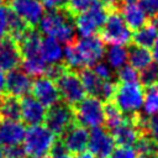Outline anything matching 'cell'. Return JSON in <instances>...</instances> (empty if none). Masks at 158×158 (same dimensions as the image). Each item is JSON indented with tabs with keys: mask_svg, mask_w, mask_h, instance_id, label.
Returning <instances> with one entry per match:
<instances>
[{
	"mask_svg": "<svg viewBox=\"0 0 158 158\" xmlns=\"http://www.w3.org/2000/svg\"><path fill=\"white\" fill-rule=\"evenodd\" d=\"M152 53L148 51V48L132 44L127 49V60H130V65L136 70H143L149 67L152 64Z\"/></svg>",
	"mask_w": 158,
	"mask_h": 158,
	"instance_id": "obj_22",
	"label": "cell"
},
{
	"mask_svg": "<svg viewBox=\"0 0 158 158\" xmlns=\"http://www.w3.org/2000/svg\"><path fill=\"white\" fill-rule=\"evenodd\" d=\"M154 25H156V27L158 28V17H156V19H153V21H152Z\"/></svg>",
	"mask_w": 158,
	"mask_h": 158,
	"instance_id": "obj_46",
	"label": "cell"
},
{
	"mask_svg": "<svg viewBox=\"0 0 158 158\" xmlns=\"http://www.w3.org/2000/svg\"><path fill=\"white\" fill-rule=\"evenodd\" d=\"M94 73L101 79V80H111L112 78V72L110 69V67L106 64V63H102V62H98L95 65H94Z\"/></svg>",
	"mask_w": 158,
	"mask_h": 158,
	"instance_id": "obj_34",
	"label": "cell"
},
{
	"mask_svg": "<svg viewBox=\"0 0 158 158\" xmlns=\"http://www.w3.org/2000/svg\"><path fill=\"white\" fill-rule=\"evenodd\" d=\"M43 6L49 10H60L67 9L69 0H41Z\"/></svg>",
	"mask_w": 158,
	"mask_h": 158,
	"instance_id": "obj_39",
	"label": "cell"
},
{
	"mask_svg": "<svg viewBox=\"0 0 158 158\" xmlns=\"http://www.w3.org/2000/svg\"><path fill=\"white\" fill-rule=\"evenodd\" d=\"M22 62L19 43L6 36L0 40V70L11 72L16 69Z\"/></svg>",
	"mask_w": 158,
	"mask_h": 158,
	"instance_id": "obj_14",
	"label": "cell"
},
{
	"mask_svg": "<svg viewBox=\"0 0 158 158\" xmlns=\"http://www.w3.org/2000/svg\"><path fill=\"white\" fill-rule=\"evenodd\" d=\"M2 2H4V0H0V6L2 5Z\"/></svg>",
	"mask_w": 158,
	"mask_h": 158,
	"instance_id": "obj_48",
	"label": "cell"
},
{
	"mask_svg": "<svg viewBox=\"0 0 158 158\" xmlns=\"http://www.w3.org/2000/svg\"><path fill=\"white\" fill-rule=\"evenodd\" d=\"M32 89V80L28 74L23 70L14 69L9 72L5 80V94L15 96V98H23L26 96Z\"/></svg>",
	"mask_w": 158,
	"mask_h": 158,
	"instance_id": "obj_15",
	"label": "cell"
},
{
	"mask_svg": "<svg viewBox=\"0 0 158 158\" xmlns=\"http://www.w3.org/2000/svg\"><path fill=\"white\" fill-rule=\"evenodd\" d=\"M139 73L131 65H123L117 70V81L120 83H138Z\"/></svg>",
	"mask_w": 158,
	"mask_h": 158,
	"instance_id": "obj_30",
	"label": "cell"
},
{
	"mask_svg": "<svg viewBox=\"0 0 158 158\" xmlns=\"http://www.w3.org/2000/svg\"><path fill=\"white\" fill-rule=\"evenodd\" d=\"M123 121H125L123 114L121 112V110L117 107V105L112 100L104 102V125H105V128L111 131L112 128L121 125Z\"/></svg>",
	"mask_w": 158,
	"mask_h": 158,
	"instance_id": "obj_25",
	"label": "cell"
},
{
	"mask_svg": "<svg viewBox=\"0 0 158 158\" xmlns=\"http://www.w3.org/2000/svg\"><path fill=\"white\" fill-rule=\"evenodd\" d=\"M79 72H80L79 73V77H80V80H81V84L84 86L85 93L89 94V96H93V98H98L99 99L104 80H101L94 73V70L90 69V68H83Z\"/></svg>",
	"mask_w": 158,
	"mask_h": 158,
	"instance_id": "obj_23",
	"label": "cell"
},
{
	"mask_svg": "<svg viewBox=\"0 0 158 158\" xmlns=\"http://www.w3.org/2000/svg\"><path fill=\"white\" fill-rule=\"evenodd\" d=\"M38 27L40 33H43L46 37L54 38L58 42L67 44L74 40V17L67 11V9L51 10L44 14L38 23Z\"/></svg>",
	"mask_w": 158,
	"mask_h": 158,
	"instance_id": "obj_2",
	"label": "cell"
},
{
	"mask_svg": "<svg viewBox=\"0 0 158 158\" xmlns=\"http://www.w3.org/2000/svg\"><path fill=\"white\" fill-rule=\"evenodd\" d=\"M110 158H137V153L132 147H117Z\"/></svg>",
	"mask_w": 158,
	"mask_h": 158,
	"instance_id": "obj_36",
	"label": "cell"
},
{
	"mask_svg": "<svg viewBox=\"0 0 158 158\" xmlns=\"http://www.w3.org/2000/svg\"><path fill=\"white\" fill-rule=\"evenodd\" d=\"M106 59H107V63L111 68L118 70L127 62V49L125 48V46L111 44L107 48Z\"/></svg>",
	"mask_w": 158,
	"mask_h": 158,
	"instance_id": "obj_26",
	"label": "cell"
},
{
	"mask_svg": "<svg viewBox=\"0 0 158 158\" xmlns=\"http://www.w3.org/2000/svg\"><path fill=\"white\" fill-rule=\"evenodd\" d=\"M10 10L6 6H0V40L9 36Z\"/></svg>",
	"mask_w": 158,
	"mask_h": 158,
	"instance_id": "obj_32",
	"label": "cell"
},
{
	"mask_svg": "<svg viewBox=\"0 0 158 158\" xmlns=\"http://www.w3.org/2000/svg\"><path fill=\"white\" fill-rule=\"evenodd\" d=\"M136 153L139 154H149V153H158V144L148 136H141L135 146H133Z\"/></svg>",
	"mask_w": 158,
	"mask_h": 158,
	"instance_id": "obj_28",
	"label": "cell"
},
{
	"mask_svg": "<svg viewBox=\"0 0 158 158\" xmlns=\"http://www.w3.org/2000/svg\"><path fill=\"white\" fill-rule=\"evenodd\" d=\"M115 142L109 131L102 127H94L89 133L88 148L95 158H110Z\"/></svg>",
	"mask_w": 158,
	"mask_h": 158,
	"instance_id": "obj_11",
	"label": "cell"
},
{
	"mask_svg": "<svg viewBox=\"0 0 158 158\" xmlns=\"http://www.w3.org/2000/svg\"><path fill=\"white\" fill-rule=\"evenodd\" d=\"M21 105L20 99L4 94L0 96V121H20Z\"/></svg>",
	"mask_w": 158,
	"mask_h": 158,
	"instance_id": "obj_21",
	"label": "cell"
},
{
	"mask_svg": "<svg viewBox=\"0 0 158 158\" xmlns=\"http://www.w3.org/2000/svg\"><path fill=\"white\" fill-rule=\"evenodd\" d=\"M59 158H73L70 154H65V156H62V157H59Z\"/></svg>",
	"mask_w": 158,
	"mask_h": 158,
	"instance_id": "obj_47",
	"label": "cell"
},
{
	"mask_svg": "<svg viewBox=\"0 0 158 158\" xmlns=\"http://www.w3.org/2000/svg\"><path fill=\"white\" fill-rule=\"evenodd\" d=\"M9 9L17 15L30 28H35L44 15L41 0H6Z\"/></svg>",
	"mask_w": 158,
	"mask_h": 158,
	"instance_id": "obj_10",
	"label": "cell"
},
{
	"mask_svg": "<svg viewBox=\"0 0 158 158\" xmlns=\"http://www.w3.org/2000/svg\"><path fill=\"white\" fill-rule=\"evenodd\" d=\"M26 133L20 121H0V143L5 146L19 144Z\"/></svg>",
	"mask_w": 158,
	"mask_h": 158,
	"instance_id": "obj_19",
	"label": "cell"
},
{
	"mask_svg": "<svg viewBox=\"0 0 158 158\" xmlns=\"http://www.w3.org/2000/svg\"><path fill=\"white\" fill-rule=\"evenodd\" d=\"M98 0H69L68 2V12L75 17L77 15L81 14L83 11L88 10L89 7H91Z\"/></svg>",
	"mask_w": 158,
	"mask_h": 158,
	"instance_id": "obj_31",
	"label": "cell"
},
{
	"mask_svg": "<svg viewBox=\"0 0 158 158\" xmlns=\"http://www.w3.org/2000/svg\"><path fill=\"white\" fill-rule=\"evenodd\" d=\"M152 58L156 60V64L158 65V40L153 44V51H152Z\"/></svg>",
	"mask_w": 158,
	"mask_h": 158,
	"instance_id": "obj_42",
	"label": "cell"
},
{
	"mask_svg": "<svg viewBox=\"0 0 158 158\" xmlns=\"http://www.w3.org/2000/svg\"><path fill=\"white\" fill-rule=\"evenodd\" d=\"M33 98L37 99L44 107H51L60 101V94L53 79L48 77H38L32 81L31 89Z\"/></svg>",
	"mask_w": 158,
	"mask_h": 158,
	"instance_id": "obj_12",
	"label": "cell"
},
{
	"mask_svg": "<svg viewBox=\"0 0 158 158\" xmlns=\"http://www.w3.org/2000/svg\"><path fill=\"white\" fill-rule=\"evenodd\" d=\"M5 156H4V147H2V144L0 143V158H4Z\"/></svg>",
	"mask_w": 158,
	"mask_h": 158,
	"instance_id": "obj_45",
	"label": "cell"
},
{
	"mask_svg": "<svg viewBox=\"0 0 158 158\" xmlns=\"http://www.w3.org/2000/svg\"><path fill=\"white\" fill-rule=\"evenodd\" d=\"M75 158H95V157L90 151H83V152L75 154Z\"/></svg>",
	"mask_w": 158,
	"mask_h": 158,
	"instance_id": "obj_41",
	"label": "cell"
},
{
	"mask_svg": "<svg viewBox=\"0 0 158 158\" xmlns=\"http://www.w3.org/2000/svg\"><path fill=\"white\" fill-rule=\"evenodd\" d=\"M139 81L143 86H149L158 84V65L151 64L146 69L141 70L139 73Z\"/></svg>",
	"mask_w": 158,
	"mask_h": 158,
	"instance_id": "obj_29",
	"label": "cell"
},
{
	"mask_svg": "<svg viewBox=\"0 0 158 158\" xmlns=\"http://www.w3.org/2000/svg\"><path fill=\"white\" fill-rule=\"evenodd\" d=\"M104 52L105 46L100 37L95 35L81 36L75 42H69L65 44L63 51L64 65L74 72L93 67L100 62Z\"/></svg>",
	"mask_w": 158,
	"mask_h": 158,
	"instance_id": "obj_1",
	"label": "cell"
},
{
	"mask_svg": "<svg viewBox=\"0 0 158 158\" xmlns=\"http://www.w3.org/2000/svg\"><path fill=\"white\" fill-rule=\"evenodd\" d=\"M139 5L153 19L158 17V0H139Z\"/></svg>",
	"mask_w": 158,
	"mask_h": 158,
	"instance_id": "obj_37",
	"label": "cell"
},
{
	"mask_svg": "<svg viewBox=\"0 0 158 158\" xmlns=\"http://www.w3.org/2000/svg\"><path fill=\"white\" fill-rule=\"evenodd\" d=\"M75 121L83 127H101L104 125V102L98 98L86 96L73 107Z\"/></svg>",
	"mask_w": 158,
	"mask_h": 158,
	"instance_id": "obj_5",
	"label": "cell"
},
{
	"mask_svg": "<svg viewBox=\"0 0 158 158\" xmlns=\"http://www.w3.org/2000/svg\"><path fill=\"white\" fill-rule=\"evenodd\" d=\"M101 40L109 44L117 46H126L131 42V28L117 10L111 11L106 17V21L101 27Z\"/></svg>",
	"mask_w": 158,
	"mask_h": 158,
	"instance_id": "obj_6",
	"label": "cell"
},
{
	"mask_svg": "<svg viewBox=\"0 0 158 158\" xmlns=\"http://www.w3.org/2000/svg\"><path fill=\"white\" fill-rule=\"evenodd\" d=\"M5 80H6V75L4 74L2 70H0V96L5 94Z\"/></svg>",
	"mask_w": 158,
	"mask_h": 158,
	"instance_id": "obj_40",
	"label": "cell"
},
{
	"mask_svg": "<svg viewBox=\"0 0 158 158\" xmlns=\"http://www.w3.org/2000/svg\"><path fill=\"white\" fill-rule=\"evenodd\" d=\"M121 16L130 28L138 30L147 23V12L139 5V1L126 2L120 5Z\"/></svg>",
	"mask_w": 158,
	"mask_h": 158,
	"instance_id": "obj_18",
	"label": "cell"
},
{
	"mask_svg": "<svg viewBox=\"0 0 158 158\" xmlns=\"http://www.w3.org/2000/svg\"><path fill=\"white\" fill-rule=\"evenodd\" d=\"M30 158H52V157L48 156V154H43V156H33V157H30Z\"/></svg>",
	"mask_w": 158,
	"mask_h": 158,
	"instance_id": "obj_44",
	"label": "cell"
},
{
	"mask_svg": "<svg viewBox=\"0 0 158 158\" xmlns=\"http://www.w3.org/2000/svg\"><path fill=\"white\" fill-rule=\"evenodd\" d=\"M54 83L60 94V100L72 107L85 98V90L79 74L67 67L54 79Z\"/></svg>",
	"mask_w": 158,
	"mask_h": 158,
	"instance_id": "obj_4",
	"label": "cell"
},
{
	"mask_svg": "<svg viewBox=\"0 0 158 158\" xmlns=\"http://www.w3.org/2000/svg\"><path fill=\"white\" fill-rule=\"evenodd\" d=\"M67 147L69 154H78L86 149L89 142V131L74 121L59 137Z\"/></svg>",
	"mask_w": 158,
	"mask_h": 158,
	"instance_id": "obj_13",
	"label": "cell"
},
{
	"mask_svg": "<svg viewBox=\"0 0 158 158\" xmlns=\"http://www.w3.org/2000/svg\"><path fill=\"white\" fill-rule=\"evenodd\" d=\"M40 53L42 59L48 64V65H53V64H58L60 63L62 58H63V49L60 43L51 37H42L41 40V46H40Z\"/></svg>",
	"mask_w": 158,
	"mask_h": 158,
	"instance_id": "obj_20",
	"label": "cell"
},
{
	"mask_svg": "<svg viewBox=\"0 0 158 158\" xmlns=\"http://www.w3.org/2000/svg\"><path fill=\"white\" fill-rule=\"evenodd\" d=\"M49 152H51V157H52V158H59V157H62V156L69 154L67 147L64 146L63 141H62L59 137H57V138L54 139V142H53V144H52Z\"/></svg>",
	"mask_w": 158,
	"mask_h": 158,
	"instance_id": "obj_35",
	"label": "cell"
},
{
	"mask_svg": "<svg viewBox=\"0 0 158 158\" xmlns=\"http://www.w3.org/2000/svg\"><path fill=\"white\" fill-rule=\"evenodd\" d=\"M132 38L135 41V44L139 47L143 48L153 47V44L158 40V28L153 22L146 23L141 28L136 30V32L132 35Z\"/></svg>",
	"mask_w": 158,
	"mask_h": 158,
	"instance_id": "obj_24",
	"label": "cell"
},
{
	"mask_svg": "<svg viewBox=\"0 0 158 158\" xmlns=\"http://www.w3.org/2000/svg\"><path fill=\"white\" fill-rule=\"evenodd\" d=\"M138 158H158V153H149V154H139Z\"/></svg>",
	"mask_w": 158,
	"mask_h": 158,
	"instance_id": "obj_43",
	"label": "cell"
},
{
	"mask_svg": "<svg viewBox=\"0 0 158 158\" xmlns=\"http://www.w3.org/2000/svg\"><path fill=\"white\" fill-rule=\"evenodd\" d=\"M110 135L112 136L115 144H117L118 147H132L135 146L136 141L141 137V133L138 132V130L126 117L121 125L111 130Z\"/></svg>",
	"mask_w": 158,
	"mask_h": 158,
	"instance_id": "obj_17",
	"label": "cell"
},
{
	"mask_svg": "<svg viewBox=\"0 0 158 158\" xmlns=\"http://www.w3.org/2000/svg\"><path fill=\"white\" fill-rule=\"evenodd\" d=\"M112 101L121 110L123 116L139 111L143 102V88L139 83H116Z\"/></svg>",
	"mask_w": 158,
	"mask_h": 158,
	"instance_id": "obj_3",
	"label": "cell"
},
{
	"mask_svg": "<svg viewBox=\"0 0 158 158\" xmlns=\"http://www.w3.org/2000/svg\"><path fill=\"white\" fill-rule=\"evenodd\" d=\"M56 139V136L42 125L31 126L26 130L25 137H23V148L27 153V156H43L49 152L53 142Z\"/></svg>",
	"mask_w": 158,
	"mask_h": 158,
	"instance_id": "obj_7",
	"label": "cell"
},
{
	"mask_svg": "<svg viewBox=\"0 0 158 158\" xmlns=\"http://www.w3.org/2000/svg\"><path fill=\"white\" fill-rule=\"evenodd\" d=\"M143 100H144V112L147 115L158 114V84L144 86Z\"/></svg>",
	"mask_w": 158,
	"mask_h": 158,
	"instance_id": "obj_27",
	"label": "cell"
},
{
	"mask_svg": "<svg viewBox=\"0 0 158 158\" xmlns=\"http://www.w3.org/2000/svg\"><path fill=\"white\" fill-rule=\"evenodd\" d=\"M4 156L6 158H27V153L23 148V146L19 144H11L4 147Z\"/></svg>",
	"mask_w": 158,
	"mask_h": 158,
	"instance_id": "obj_33",
	"label": "cell"
},
{
	"mask_svg": "<svg viewBox=\"0 0 158 158\" xmlns=\"http://www.w3.org/2000/svg\"><path fill=\"white\" fill-rule=\"evenodd\" d=\"M75 121L72 106L64 101H58L53 106L48 107L44 117L46 127L56 136L60 137L62 133Z\"/></svg>",
	"mask_w": 158,
	"mask_h": 158,
	"instance_id": "obj_9",
	"label": "cell"
},
{
	"mask_svg": "<svg viewBox=\"0 0 158 158\" xmlns=\"http://www.w3.org/2000/svg\"><path fill=\"white\" fill-rule=\"evenodd\" d=\"M107 17V10L98 0L91 7L74 17L75 30L80 36H93L101 30Z\"/></svg>",
	"mask_w": 158,
	"mask_h": 158,
	"instance_id": "obj_8",
	"label": "cell"
},
{
	"mask_svg": "<svg viewBox=\"0 0 158 158\" xmlns=\"http://www.w3.org/2000/svg\"><path fill=\"white\" fill-rule=\"evenodd\" d=\"M148 137H151L158 144V114L152 115L148 120Z\"/></svg>",
	"mask_w": 158,
	"mask_h": 158,
	"instance_id": "obj_38",
	"label": "cell"
},
{
	"mask_svg": "<svg viewBox=\"0 0 158 158\" xmlns=\"http://www.w3.org/2000/svg\"><path fill=\"white\" fill-rule=\"evenodd\" d=\"M21 105V120L30 126L41 125L44 122L46 117V107L33 96H23L20 99Z\"/></svg>",
	"mask_w": 158,
	"mask_h": 158,
	"instance_id": "obj_16",
	"label": "cell"
}]
</instances>
